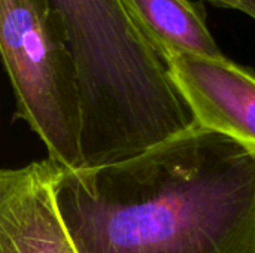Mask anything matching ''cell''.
Returning a JSON list of instances; mask_svg holds the SVG:
<instances>
[{
  "label": "cell",
  "instance_id": "obj_1",
  "mask_svg": "<svg viewBox=\"0 0 255 253\" xmlns=\"http://www.w3.org/2000/svg\"><path fill=\"white\" fill-rule=\"evenodd\" d=\"M78 253H255V155L200 127L100 167L57 166Z\"/></svg>",
  "mask_w": 255,
  "mask_h": 253
},
{
  "label": "cell",
  "instance_id": "obj_8",
  "mask_svg": "<svg viewBox=\"0 0 255 253\" xmlns=\"http://www.w3.org/2000/svg\"><path fill=\"white\" fill-rule=\"evenodd\" d=\"M205 1H209L215 6H220V7H227V9H238L239 10V6H241V0H205Z\"/></svg>",
  "mask_w": 255,
  "mask_h": 253
},
{
  "label": "cell",
  "instance_id": "obj_5",
  "mask_svg": "<svg viewBox=\"0 0 255 253\" xmlns=\"http://www.w3.org/2000/svg\"><path fill=\"white\" fill-rule=\"evenodd\" d=\"M49 158L0 171V253H78L54 197Z\"/></svg>",
  "mask_w": 255,
  "mask_h": 253
},
{
  "label": "cell",
  "instance_id": "obj_2",
  "mask_svg": "<svg viewBox=\"0 0 255 253\" xmlns=\"http://www.w3.org/2000/svg\"><path fill=\"white\" fill-rule=\"evenodd\" d=\"M52 1L76 67L84 167L133 158L197 125L121 0Z\"/></svg>",
  "mask_w": 255,
  "mask_h": 253
},
{
  "label": "cell",
  "instance_id": "obj_7",
  "mask_svg": "<svg viewBox=\"0 0 255 253\" xmlns=\"http://www.w3.org/2000/svg\"><path fill=\"white\" fill-rule=\"evenodd\" d=\"M239 10L247 13L248 16H251L255 21V0H241Z\"/></svg>",
  "mask_w": 255,
  "mask_h": 253
},
{
  "label": "cell",
  "instance_id": "obj_3",
  "mask_svg": "<svg viewBox=\"0 0 255 253\" xmlns=\"http://www.w3.org/2000/svg\"><path fill=\"white\" fill-rule=\"evenodd\" d=\"M0 49L15 118L39 136L51 161L82 169L76 67L54 1L0 0Z\"/></svg>",
  "mask_w": 255,
  "mask_h": 253
},
{
  "label": "cell",
  "instance_id": "obj_6",
  "mask_svg": "<svg viewBox=\"0 0 255 253\" xmlns=\"http://www.w3.org/2000/svg\"><path fill=\"white\" fill-rule=\"evenodd\" d=\"M133 22L166 60L173 55L224 58L205 18L191 0H121Z\"/></svg>",
  "mask_w": 255,
  "mask_h": 253
},
{
  "label": "cell",
  "instance_id": "obj_4",
  "mask_svg": "<svg viewBox=\"0 0 255 253\" xmlns=\"http://www.w3.org/2000/svg\"><path fill=\"white\" fill-rule=\"evenodd\" d=\"M170 78L200 127L221 133L255 155V73L235 61L200 55L167 60Z\"/></svg>",
  "mask_w": 255,
  "mask_h": 253
}]
</instances>
